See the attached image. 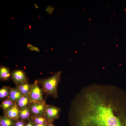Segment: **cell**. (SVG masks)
<instances>
[{
    "mask_svg": "<svg viewBox=\"0 0 126 126\" xmlns=\"http://www.w3.org/2000/svg\"><path fill=\"white\" fill-rule=\"evenodd\" d=\"M10 73L9 70L7 68L3 67L0 69V78L4 80H7L10 78Z\"/></svg>",
    "mask_w": 126,
    "mask_h": 126,
    "instance_id": "15",
    "label": "cell"
},
{
    "mask_svg": "<svg viewBox=\"0 0 126 126\" xmlns=\"http://www.w3.org/2000/svg\"><path fill=\"white\" fill-rule=\"evenodd\" d=\"M25 126H34V124L32 120L30 118L28 121Z\"/></svg>",
    "mask_w": 126,
    "mask_h": 126,
    "instance_id": "20",
    "label": "cell"
},
{
    "mask_svg": "<svg viewBox=\"0 0 126 126\" xmlns=\"http://www.w3.org/2000/svg\"><path fill=\"white\" fill-rule=\"evenodd\" d=\"M54 9V6L51 5H49L46 8L45 10L48 14H51L52 13Z\"/></svg>",
    "mask_w": 126,
    "mask_h": 126,
    "instance_id": "17",
    "label": "cell"
},
{
    "mask_svg": "<svg viewBox=\"0 0 126 126\" xmlns=\"http://www.w3.org/2000/svg\"><path fill=\"white\" fill-rule=\"evenodd\" d=\"M19 109L16 103L11 107L4 112V116L15 121L20 119Z\"/></svg>",
    "mask_w": 126,
    "mask_h": 126,
    "instance_id": "6",
    "label": "cell"
},
{
    "mask_svg": "<svg viewBox=\"0 0 126 126\" xmlns=\"http://www.w3.org/2000/svg\"><path fill=\"white\" fill-rule=\"evenodd\" d=\"M10 92V88L4 86L0 90V98L1 99L9 98Z\"/></svg>",
    "mask_w": 126,
    "mask_h": 126,
    "instance_id": "16",
    "label": "cell"
},
{
    "mask_svg": "<svg viewBox=\"0 0 126 126\" xmlns=\"http://www.w3.org/2000/svg\"><path fill=\"white\" fill-rule=\"evenodd\" d=\"M35 6L36 8L38 9V6L36 4H35Z\"/></svg>",
    "mask_w": 126,
    "mask_h": 126,
    "instance_id": "23",
    "label": "cell"
},
{
    "mask_svg": "<svg viewBox=\"0 0 126 126\" xmlns=\"http://www.w3.org/2000/svg\"><path fill=\"white\" fill-rule=\"evenodd\" d=\"M46 126H55L53 123V122H48Z\"/></svg>",
    "mask_w": 126,
    "mask_h": 126,
    "instance_id": "21",
    "label": "cell"
},
{
    "mask_svg": "<svg viewBox=\"0 0 126 126\" xmlns=\"http://www.w3.org/2000/svg\"><path fill=\"white\" fill-rule=\"evenodd\" d=\"M23 95L16 88H10L9 98L15 103Z\"/></svg>",
    "mask_w": 126,
    "mask_h": 126,
    "instance_id": "11",
    "label": "cell"
},
{
    "mask_svg": "<svg viewBox=\"0 0 126 126\" xmlns=\"http://www.w3.org/2000/svg\"><path fill=\"white\" fill-rule=\"evenodd\" d=\"M61 111L60 108L52 105H47L44 116L49 122H53L59 117Z\"/></svg>",
    "mask_w": 126,
    "mask_h": 126,
    "instance_id": "4",
    "label": "cell"
},
{
    "mask_svg": "<svg viewBox=\"0 0 126 126\" xmlns=\"http://www.w3.org/2000/svg\"><path fill=\"white\" fill-rule=\"evenodd\" d=\"M61 74V71H58L50 77L40 81L43 91L47 95L54 98L57 97V88Z\"/></svg>",
    "mask_w": 126,
    "mask_h": 126,
    "instance_id": "2",
    "label": "cell"
},
{
    "mask_svg": "<svg viewBox=\"0 0 126 126\" xmlns=\"http://www.w3.org/2000/svg\"><path fill=\"white\" fill-rule=\"evenodd\" d=\"M31 109L29 106L19 109V116L20 119L26 121H28L32 116Z\"/></svg>",
    "mask_w": 126,
    "mask_h": 126,
    "instance_id": "8",
    "label": "cell"
},
{
    "mask_svg": "<svg viewBox=\"0 0 126 126\" xmlns=\"http://www.w3.org/2000/svg\"><path fill=\"white\" fill-rule=\"evenodd\" d=\"M32 86V85H30L27 82L17 85L16 88L23 95H24L29 94Z\"/></svg>",
    "mask_w": 126,
    "mask_h": 126,
    "instance_id": "10",
    "label": "cell"
},
{
    "mask_svg": "<svg viewBox=\"0 0 126 126\" xmlns=\"http://www.w3.org/2000/svg\"><path fill=\"white\" fill-rule=\"evenodd\" d=\"M116 97L87 94L74 111L77 126H126L117 114Z\"/></svg>",
    "mask_w": 126,
    "mask_h": 126,
    "instance_id": "1",
    "label": "cell"
},
{
    "mask_svg": "<svg viewBox=\"0 0 126 126\" xmlns=\"http://www.w3.org/2000/svg\"><path fill=\"white\" fill-rule=\"evenodd\" d=\"M15 103L19 109L29 106L31 103L29 94L23 95Z\"/></svg>",
    "mask_w": 126,
    "mask_h": 126,
    "instance_id": "9",
    "label": "cell"
},
{
    "mask_svg": "<svg viewBox=\"0 0 126 126\" xmlns=\"http://www.w3.org/2000/svg\"><path fill=\"white\" fill-rule=\"evenodd\" d=\"M30 118L35 124H42L48 122L46 118L44 116L32 115Z\"/></svg>",
    "mask_w": 126,
    "mask_h": 126,
    "instance_id": "14",
    "label": "cell"
},
{
    "mask_svg": "<svg viewBox=\"0 0 126 126\" xmlns=\"http://www.w3.org/2000/svg\"><path fill=\"white\" fill-rule=\"evenodd\" d=\"M4 116L0 117V126H14L16 122Z\"/></svg>",
    "mask_w": 126,
    "mask_h": 126,
    "instance_id": "12",
    "label": "cell"
},
{
    "mask_svg": "<svg viewBox=\"0 0 126 126\" xmlns=\"http://www.w3.org/2000/svg\"><path fill=\"white\" fill-rule=\"evenodd\" d=\"M43 92L42 89L39 86L37 80H36L32 85L29 94L31 103L44 102L43 97Z\"/></svg>",
    "mask_w": 126,
    "mask_h": 126,
    "instance_id": "3",
    "label": "cell"
},
{
    "mask_svg": "<svg viewBox=\"0 0 126 126\" xmlns=\"http://www.w3.org/2000/svg\"><path fill=\"white\" fill-rule=\"evenodd\" d=\"M47 105L45 102L31 103L29 106L32 115L44 116Z\"/></svg>",
    "mask_w": 126,
    "mask_h": 126,
    "instance_id": "5",
    "label": "cell"
},
{
    "mask_svg": "<svg viewBox=\"0 0 126 126\" xmlns=\"http://www.w3.org/2000/svg\"><path fill=\"white\" fill-rule=\"evenodd\" d=\"M27 47L29 48V50L32 51H34L37 52H40V50L37 47H35L30 44H28L27 45Z\"/></svg>",
    "mask_w": 126,
    "mask_h": 126,
    "instance_id": "19",
    "label": "cell"
},
{
    "mask_svg": "<svg viewBox=\"0 0 126 126\" xmlns=\"http://www.w3.org/2000/svg\"><path fill=\"white\" fill-rule=\"evenodd\" d=\"M47 123L42 124H37L34 123V126H46Z\"/></svg>",
    "mask_w": 126,
    "mask_h": 126,
    "instance_id": "22",
    "label": "cell"
},
{
    "mask_svg": "<svg viewBox=\"0 0 126 126\" xmlns=\"http://www.w3.org/2000/svg\"><path fill=\"white\" fill-rule=\"evenodd\" d=\"M26 123V121L20 119L16 121L14 126H25Z\"/></svg>",
    "mask_w": 126,
    "mask_h": 126,
    "instance_id": "18",
    "label": "cell"
},
{
    "mask_svg": "<svg viewBox=\"0 0 126 126\" xmlns=\"http://www.w3.org/2000/svg\"><path fill=\"white\" fill-rule=\"evenodd\" d=\"M12 78L17 85L27 82V79L24 72L17 70L14 71L12 74Z\"/></svg>",
    "mask_w": 126,
    "mask_h": 126,
    "instance_id": "7",
    "label": "cell"
},
{
    "mask_svg": "<svg viewBox=\"0 0 126 126\" xmlns=\"http://www.w3.org/2000/svg\"><path fill=\"white\" fill-rule=\"evenodd\" d=\"M15 103L9 97L8 98L2 102L0 105V107L4 112L11 107Z\"/></svg>",
    "mask_w": 126,
    "mask_h": 126,
    "instance_id": "13",
    "label": "cell"
}]
</instances>
